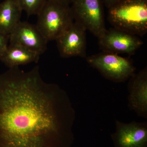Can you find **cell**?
Listing matches in <instances>:
<instances>
[{
    "mask_svg": "<svg viewBox=\"0 0 147 147\" xmlns=\"http://www.w3.org/2000/svg\"><path fill=\"white\" fill-rule=\"evenodd\" d=\"M75 117L67 92L39 67L0 74V147H71Z\"/></svg>",
    "mask_w": 147,
    "mask_h": 147,
    "instance_id": "cell-1",
    "label": "cell"
},
{
    "mask_svg": "<svg viewBox=\"0 0 147 147\" xmlns=\"http://www.w3.org/2000/svg\"><path fill=\"white\" fill-rule=\"evenodd\" d=\"M108 9L113 28L143 36L147 32V0H119Z\"/></svg>",
    "mask_w": 147,
    "mask_h": 147,
    "instance_id": "cell-2",
    "label": "cell"
},
{
    "mask_svg": "<svg viewBox=\"0 0 147 147\" xmlns=\"http://www.w3.org/2000/svg\"><path fill=\"white\" fill-rule=\"evenodd\" d=\"M36 26L49 42L56 40L74 22L70 6L47 0L39 11Z\"/></svg>",
    "mask_w": 147,
    "mask_h": 147,
    "instance_id": "cell-3",
    "label": "cell"
},
{
    "mask_svg": "<svg viewBox=\"0 0 147 147\" xmlns=\"http://www.w3.org/2000/svg\"><path fill=\"white\" fill-rule=\"evenodd\" d=\"M86 59L105 79L115 83L125 82L135 73L132 62L117 54L102 52Z\"/></svg>",
    "mask_w": 147,
    "mask_h": 147,
    "instance_id": "cell-4",
    "label": "cell"
},
{
    "mask_svg": "<svg viewBox=\"0 0 147 147\" xmlns=\"http://www.w3.org/2000/svg\"><path fill=\"white\" fill-rule=\"evenodd\" d=\"M103 4L102 0H73L70 6L74 21L98 38L107 30Z\"/></svg>",
    "mask_w": 147,
    "mask_h": 147,
    "instance_id": "cell-5",
    "label": "cell"
},
{
    "mask_svg": "<svg viewBox=\"0 0 147 147\" xmlns=\"http://www.w3.org/2000/svg\"><path fill=\"white\" fill-rule=\"evenodd\" d=\"M98 39L102 52L117 55H134L143 43L137 36L113 28L106 30Z\"/></svg>",
    "mask_w": 147,
    "mask_h": 147,
    "instance_id": "cell-6",
    "label": "cell"
},
{
    "mask_svg": "<svg viewBox=\"0 0 147 147\" xmlns=\"http://www.w3.org/2000/svg\"><path fill=\"white\" fill-rule=\"evenodd\" d=\"M86 31L83 26L74 21L56 40L58 50L62 57L86 58Z\"/></svg>",
    "mask_w": 147,
    "mask_h": 147,
    "instance_id": "cell-7",
    "label": "cell"
},
{
    "mask_svg": "<svg viewBox=\"0 0 147 147\" xmlns=\"http://www.w3.org/2000/svg\"><path fill=\"white\" fill-rule=\"evenodd\" d=\"M116 131L111 134L113 147H147V122L124 123L116 120Z\"/></svg>",
    "mask_w": 147,
    "mask_h": 147,
    "instance_id": "cell-8",
    "label": "cell"
},
{
    "mask_svg": "<svg viewBox=\"0 0 147 147\" xmlns=\"http://www.w3.org/2000/svg\"><path fill=\"white\" fill-rule=\"evenodd\" d=\"M10 44L21 45L41 55L47 49L48 41L36 25L20 21L9 34Z\"/></svg>",
    "mask_w": 147,
    "mask_h": 147,
    "instance_id": "cell-9",
    "label": "cell"
},
{
    "mask_svg": "<svg viewBox=\"0 0 147 147\" xmlns=\"http://www.w3.org/2000/svg\"><path fill=\"white\" fill-rule=\"evenodd\" d=\"M127 85L128 106L137 115L147 119V67L129 78Z\"/></svg>",
    "mask_w": 147,
    "mask_h": 147,
    "instance_id": "cell-10",
    "label": "cell"
},
{
    "mask_svg": "<svg viewBox=\"0 0 147 147\" xmlns=\"http://www.w3.org/2000/svg\"><path fill=\"white\" fill-rule=\"evenodd\" d=\"M40 56L21 45L9 43L0 57V61L9 69L32 63H37Z\"/></svg>",
    "mask_w": 147,
    "mask_h": 147,
    "instance_id": "cell-11",
    "label": "cell"
},
{
    "mask_svg": "<svg viewBox=\"0 0 147 147\" xmlns=\"http://www.w3.org/2000/svg\"><path fill=\"white\" fill-rule=\"evenodd\" d=\"M23 11L15 0H4L0 4V32H12L21 21Z\"/></svg>",
    "mask_w": 147,
    "mask_h": 147,
    "instance_id": "cell-12",
    "label": "cell"
},
{
    "mask_svg": "<svg viewBox=\"0 0 147 147\" xmlns=\"http://www.w3.org/2000/svg\"><path fill=\"white\" fill-rule=\"evenodd\" d=\"M23 11L28 16L37 15L47 0H15Z\"/></svg>",
    "mask_w": 147,
    "mask_h": 147,
    "instance_id": "cell-13",
    "label": "cell"
},
{
    "mask_svg": "<svg viewBox=\"0 0 147 147\" xmlns=\"http://www.w3.org/2000/svg\"><path fill=\"white\" fill-rule=\"evenodd\" d=\"M9 35L0 32V57L7 48L9 42Z\"/></svg>",
    "mask_w": 147,
    "mask_h": 147,
    "instance_id": "cell-14",
    "label": "cell"
},
{
    "mask_svg": "<svg viewBox=\"0 0 147 147\" xmlns=\"http://www.w3.org/2000/svg\"><path fill=\"white\" fill-rule=\"evenodd\" d=\"M119 0H102L103 4L107 7L108 8L117 2Z\"/></svg>",
    "mask_w": 147,
    "mask_h": 147,
    "instance_id": "cell-15",
    "label": "cell"
},
{
    "mask_svg": "<svg viewBox=\"0 0 147 147\" xmlns=\"http://www.w3.org/2000/svg\"><path fill=\"white\" fill-rule=\"evenodd\" d=\"M51 1L63 5L70 6L73 0H51Z\"/></svg>",
    "mask_w": 147,
    "mask_h": 147,
    "instance_id": "cell-16",
    "label": "cell"
}]
</instances>
